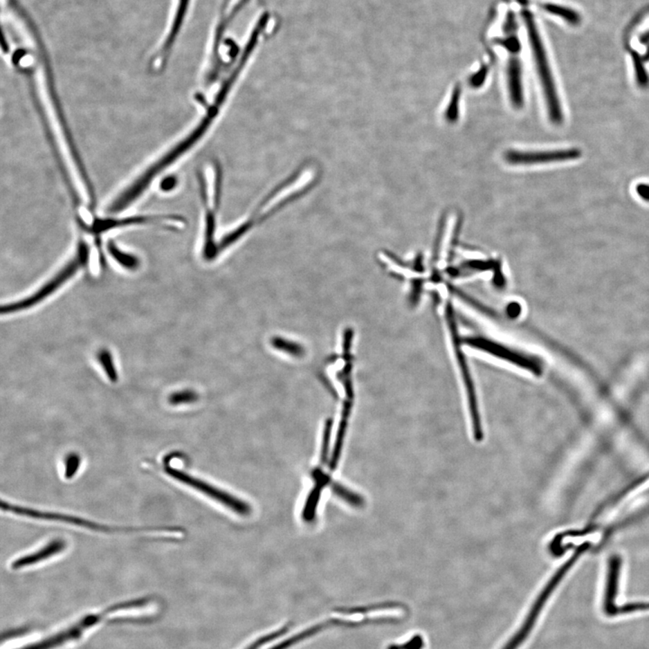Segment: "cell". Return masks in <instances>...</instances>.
Listing matches in <instances>:
<instances>
[{
    "label": "cell",
    "instance_id": "1",
    "mask_svg": "<svg viewBox=\"0 0 649 649\" xmlns=\"http://www.w3.org/2000/svg\"><path fill=\"white\" fill-rule=\"evenodd\" d=\"M91 259V247L84 238L80 237L77 243L73 255L68 260L66 264L61 267L51 278L42 284L38 290L30 295L23 298L16 302L3 305L1 308L2 316H10L20 313L40 305L53 294L61 290L65 284L77 275L80 271L86 269L89 266Z\"/></svg>",
    "mask_w": 649,
    "mask_h": 649
},
{
    "label": "cell",
    "instance_id": "2",
    "mask_svg": "<svg viewBox=\"0 0 649 649\" xmlns=\"http://www.w3.org/2000/svg\"><path fill=\"white\" fill-rule=\"evenodd\" d=\"M148 601L147 598H145V599L116 604L102 612L89 613L53 635L17 649H60L66 647L82 639L86 633L91 632L92 630L100 626L113 616L120 614L121 612H127V610L142 608L147 605Z\"/></svg>",
    "mask_w": 649,
    "mask_h": 649
},
{
    "label": "cell",
    "instance_id": "3",
    "mask_svg": "<svg viewBox=\"0 0 649 649\" xmlns=\"http://www.w3.org/2000/svg\"><path fill=\"white\" fill-rule=\"evenodd\" d=\"M527 24H528L529 37H531L533 53H534L535 62L537 64L538 75H540L542 89H543L545 100H546L547 113L550 121L554 125L559 126L564 121V113L562 111L560 100H559L558 91H556L552 73H551L549 62L543 46L541 44L540 37L536 30L534 23L529 14H525Z\"/></svg>",
    "mask_w": 649,
    "mask_h": 649
},
{
    "label": "cell",
    "instance_id": "4",
    "mask_svg": "<svg viewBox=\"0 0 649 649\" xmlns=\"http://www.w3.org/2000/svg\"><path fill=\"white\" fill-rule=\"evenodd\" d=\"M183 217L169 214H157V215H136L125 217L94 216L91 222H84L79 225L82 231L95 237V240L100 239V236L107 232L114 229L128 228V226L156 225L163 226L165 228L174 226L172 223H181L183 224Z\"/></svg>",
    "mask_w": 649,
    "mask_h": 649
},
{
    "label": "cell",
    "instance_id": "5",
    "mask_svg": "<svg viewBox=\"0 0 649 649\" xmlns=\"http://www.w3.org/2000/svg\"><path fill=\"white\" fill-rule=\"evenodd\" d=\"M2 511H10L12 513L21 515L32 518V519L52 520V522H59L73 525L82 527L94 531L101 532H116V531H174V528H115V527L103 525V524L91 522V520L82 519V518L70 516L61 513H55V512L40 511L33 510V509L20 507V506L10 504V503L2 502Z\"/></svg>",
    "mask_w": 649,
    "mask_h": 649
},
{
    "label": "cell",
    "instance_id": "6",
    "mask_svg": "<svg viewBox=\"0 0 649 649\" xmlns=\"http://www.w3.org/2000/svg\"><path fill=\"white\" fill-rule=\"evenodd\" d=\"M163 470H165V472L167 473L168 475L171 476L172 478L175 479V480L183 482V484L189 485V486L194 488V489L199 491V492L206 494L207 496L222 503V504L236 511L238 514L246 516V515H249L250 512H251V508H250V506L247 504V503L241 501L239 499H237L236 497L232 496L230 494L217 489V488L207 484V482L199 480L198 478L192 477V475H188L187 473L180 471V470L174 468V467L170 466L169 464H165V466H163Z\"/></svg>",
    "mask_w": 649,
    "mask_h": 649
},
{
    "label": "cell",
    "instance_id": "7",
    "mask_svg": "<svg viewBox=\"0 0 649 649\" xmlns=\"http://www.w3.org/2000/svg\"><path fill=\"white\" fill-rule=\"evenodd\" d=\"M190 1L192 0H177L176 5H175L174 19L172 20L165 39L163 42L159 50L157 51L156 55L151 60L150 67L154 73H161V71L165 70L175 42L177 40L181 28H183L184 21H185Z\"/></svg>",
    "mask_w": 649,
    "mask_h": 649
},
{
    "label": "cell",
    "instance_id": "8",
    "mask_svg": "<svg viewBox=\"0 0 649 649\" xmlns=\"http://www.w3.org/2000/svg\"><path fill=\"white\" fill-rule=\"evenodd\" d=\"M582 151L578 148L544 152L510 151L506 154V161L511 165H538L574 161L582 157Z\"/></svg>",
    "mask_w": 649,
    "mask_h": 649
},
{
    "label": "cell",
    "instance_id": "9",
    "mask_svg": "<svg viewBox=\"0 0 649 649\" xmlns=\"http://www.w3.org/2000/svg\"><path fill=\"white\" fill-rule=\"evenodd\" d=\"M65 549H66V542L64 540H61V538H58V540L50 542L46 546L42 547V549L37 551V552L29 554V555L17 559L16 561L12 563L11 567L15 570L32 567V565H37L42 561L47 560V559L53 558V556L57 555V554L62 553Z\"/></svg>",
    "mask_w": 649,
    "mask_h": 649
},
{
    "label": "cell",
    "instance_id": "10",
    "mask_svg": "<svg viewBox=\"0 0 649 649\" xmlns=\"http://www.w3.org/2000/svg\"><path fill=\"white\" fill-rule=\"evenodd\" d=\"M107 252L110 258L122 269L129 273L138 272L141 268L142 261L138 255L133 253L125 251L118 246L114 241H109L107 244Z\"/></svg>",
    "mask_w": 649,
    "mask_h": 649
},
{
    "label": "cell",
    "instance_id": "11",
    "mask_svg": "<svg viewBox=\"0 0 649 649\" xmlns=\"http://www.w3.org/2000/svg\"><path fill=\"white\" fill-rule=\"evenodd\" d=\"M509 91L511 103L515 108H522L524 99L522 84V71L520 62L516 58L511 59L508 70Z\"/></svg>",
    "mask_w": 649,
    "mask_h": 649
},
{
    "label": "cell",
    "instance_id": "12",
    "mask_svg": "<svg viewBox=\"0 0 649 649\" xmlns=\"http://www.w3.org/2000/svg\"><path fill=\"white\" fill-rule=\"evenodd\" d=\"M96 360L107 379L111 383H117L119 381V374L111 351L107 347L100 348L96 352Z\"/></svg>",
    "mask_w": 649,
    "mask_h": 649
},
{
    "label": "cell",
    "instance_id": "13",
    "mask_svg": "<svg viewBox=\"0 0 649 649\" xmlns=\"http://www.w3.org/2000/svg\"><path fill=\"white\" fill-rule=\"evenodd\" d=\"M314 478L317 481V484L312 491L311 495L309 497L308 502L306 503L304 513V519L306 520H312L313 519L316 508H317L318 500L320 498L321 492L326 484H327V476L323 475V473L320 471H316L314 473Z\"/></svg>",
    "mask_w": 649,
    "mask_h": 649
},
{
    "label": "cell",
    "instance_id": "14",
    "mask_svg": "<svg viewBox=\"0 0 649 649\" xmlns=\"http://www.w3.org/2000/svg\"><path fill=\"white\" fill-rule=\"evenodd\" d=\"M351 409V404L347 403L345 405V408L343 413V419H342L340 427H339L338 437H336V442L335 445L334 453H333V457L331 462H330V469L335 470L336 466H338V459L340 458V454L342 450V446H343L344 437L345 430H347V419L349 416Z\"/></svg>",
    "mask_w": 649,
    "mask_h": 649
},
{
    "label": "cell",
    "instance_id": "15",
    "mask_svg": "<svg viewBox=\"0 0 649 649\" xmlns=\"http://www.w3.org/2000/svg\"><path fill=\"white\" fill-rule=\"evenodd\" d=\"M334 492L340 496L345 502L354 506V507L361 508L365 505V500L359 496L358 494L351 492L340 484H334Z\"/></svg>",
    "mask_w": 649,
    "mask_h": 649
},
{
    "label": "cell",
    "instance_id": "16",
    "mask_svg": "<svg viewBox=\"0 0 649 649\" xmlns=\"http://www.w3.org/2000/svg\"><path fill=\"white\" fill-rule=\"evenodd\" d=\"M197 400V394L193 391H190V390L172 392V394L169 396L168 399L170 404L174 405V406L192 403Z\"/></svg>",
    "mask_w": 649,
    "mask_h": 649
},
{
    "label": "cell",
    "instance_id": "17",
    "mask_svg": "<svg viewBox=\"0 0 649 649\" xmlns=\"http://www.w3.org/2000/svg\"><path fill=\"white\" fill-rule=\"evenodd\" d=\"M80 464H82V458L80 455L76 453H70L64 460V477L68 480L73 479L78 473Z\"/></svg>",
    "mask_w": 649,
    "mask_h": 649
},
{
    "label": "cell",
    "instance_id": "18",
    "mask_svg": "<svg viewBox=\"0 0 649 649\" xmlns=\"http://www.w3.org/2000/svg\"><path fill=\"white\" fill-rule=\"evenodd\" d=\"M545 8L551 13L558 15V16L564 17L565 19L570 21L572 23H577L579 21L578 16L574 12L567 10V8L555 5H546Z\"/></svg>",
    "mask_w": 649,
    "mask_h": 649
},
{
    "label": "cell",
    "instance_id": "19",
    "mask_svg": "<svg viewBox=\"0 0 649 649\" xmlns=\"http://www.w3.org/2000/svg\"><path fill=\"white\" fill-rule=\"evenodd\" d=\"M178 183V179L175 175H168L161 181L159 189L163 193L171 192L176 189Z\"/></svg>",
    "mask_w": 649,
    "mask_h": 649
},
{
    "label": "cell",
    "instance_id": "20",
    "mask_svg": "<svg viewBox=\"0 0 649 649\" xmlns=\"http://www.w3.org/2000/svg\"><path fill=\"white\" fill-rule=\"evenodd\" d=\"M424 646V640L421 636H415L410 639L404 645H392L388 649H421Z\"/></svg>",
    "mask_w": 649,
    "mask_h": 649
},
{
    "label": "cell",
    "instance_id": "21",
    "mask_svg": "<svg viewBox=\"0 0 649 649\" xmlns=\"http://www.w3.org/2000/svg\"><path fill=\"white\" fill-rule=\"evenodd\" d=\"M331 421H327L326 428H324V431L322 453H321V461H322V464L326 463L327 458V452H329V446L330 432H331Z\"/></svg>",
    "mask_w": 649,
    "mask_h": 649
},
{
    "label": "cell",
    "instance_id": "22",
    "mask_svg": "<svg viewBox=\"0 0 649 649\" xmlns=\"http://www.w3.org/2000/svg\"><path fill=\"white\" fill-rule=\"evenodd\" d=\"M636 190L640 198L649 202V184L640 183Z\"/></svg>",
    "mask_w": 649,
    "mask_h": 649
}]
</instances>
